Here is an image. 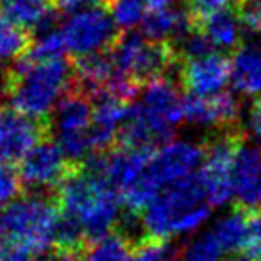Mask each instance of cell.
<instances>
[{
  "label": "cell",
  "instance_id": "1",
  "mask_svg": "<svg viewBox=\"0 0 261 261\" xmlns=\"http://www.w3.org/2000/svg\"><path fill=\"white\" fill-rule=\"evenodd\" d=\"M61 211L81 225L88 245L116 231L123 206L118 192L100 174L83 163L61 182L56 192Z\"/></svg>",
  "mask_w": 261,
  "mask_h": 261
},
{
  "label": "cell",
  "instance_id": "2",
  "mask_svg": "<svg viewBox=\"0 0 261 261\" xmlns=\"http://www.w3.org/2000/svg\"><path fill=\"white\" fill-rule=\"evenodd\" d=\"M75 83L73 59L34 61L23 56L9 66L8 98L16 111L33 118L47 120L54 113L58 102Z\"/></svg>",
  "mask_w": 261,
  "mask_h": 261
},
{
  "label": "cell",
  "instance_id": "3",
  "mask_svg": "<svg viewBox=\"0 0 261 261\" xmlns=\"http://www.w3.org/2000/svg\"><path fill=\"white\" fill-rule=\"evenodd\" d=\"M211 217V204L199 172L163 188L142 211L140 222L145 236L170 240L202 227Z\"/></svg>",
  "mask_w": 261,
  "mask_h": 261
},
{
  "label": "cell",
  "instance_id": "4",
  "mask_svg": "<svg viewBox=\"0 0 261 261\" xmlns=\"http://www.w3.org/2000/svg\"><path fill=\"white\" fill-rule=\"evenodd\" d=\"M59 218L61 207L56 193L23 192L6 204L0 217V231L33 254H41L54 247Z\"/></svg>",
  "mask_w": 261,
  "mask_h": 261
},
{
  "label": "cell",
  "instance_id": "5",
  "mask_svg": "<svg viewBox=\"0 0 261 261\" xmlns=\"http://www.w3.org/2000/svg\"><path fill=\"white\" fill-rule=\"evenodd\" d=\"M109 54L116 73L138 88H143L158 77L168 75L175 65H181L175 45L149 40L142 33L133 31L120 34L109 48Z\"/></svg>",
  "mask_w": 261,
  "mask_h": 261
},
{
  "label": "cell",
  "instance_id": "6",
  "mask_svg": "<svg viewBox=\"0 0 261 261\" xmlns=\"http://www.w3.org/2000/svg\"><path fill=\"white\" fill-rule=\"evenodd\" d=\"M50 135L72 163H83L95 152L93 100L79 83L73 84L50 115Z\"/></svg>",
  "mask_w": 261,
  "mask_h": 261
},
{
  "label": "cell",
  "instance_id": "7",
  "mask_svg": "<svg viewBox=\"0 0 261 261\" xmlns=\"http://www.w3.org/2000/svg\"><path fill=\"white\" fill-rule=\"evenodd\" d=\"M243 145V133L240 129L220 130L207 143L199 177L211 206H224L234 195V163L240 147Z\"/></svg>",
  "mask_w": 261,
  "mask_h": 261
},
{
  "label": "cell",
  "instance_id": "8",
  "mask_svg": "<svg viewBox=\"0 0 261 261\" xmlns=\"http://www.w3.org/2000/svg\"><path fill=\"white\" fill-rule=\"evenodd\" d=\"M72 163L56 143L52 135L45 136L33 147L18 163V174L22 179L23 192L56 193L61 182L79 167Z\"/></svg>",
  "mask_w": 261,
  "mask_h": 261
},
{
  "label": "cell",
  "instance_id": "9",
  "mask_svg": "<svg viewBox=\"0 0 261 261\" xmlns=\"http://www.w3.org/2000/svg\"><path fill=\"white\" fill-rule=\"evenodd\" d=\"M61 31L66 48L77 58L109 50L122 34L106 8L88 9L65 16Z\"/></svg>",
  "mask_w": 261,
  "mask_h": 261
},
{
  "label": "cell",
  "instance_id": "10",
  "mask_svg": "<svg viewBox=\"0 0 261 261\" xmlns=\"http://www.w3.org/2000/svg\"><path fill=\"white\" fill-rule=\"evenodd\" d=\"M206 147L204 143H193L186 140L170 142L154 150L147 165V181L158 193L190 175L197 174L202 165Z\"/></svg>",
  "mask_w": 261,
  "mask_h": 261
},
{
  "label": "cell",
  "instance_id": "11",
  "mask_svg": "<svg viewBox=\"0 0 261 261\" xmlns=\"http://www.w3.org/2000/svg\"><path fill=\"white\" fill-rule=\"evenodd\" d=\"M50 135V118H33L0 106V163H20L27 152Z\"/></svg>",
  "mask_w": 261,
  "mask_h": 261
},
{
  "label": "cell",
  "instance_id": "12",
  "mask_svg": "<svg viewBox=\"0 0 261 261\" xmlns=\"http://www.w3.org/2000/svg\"><path fill=\"white\" fill-rule=\"evenodd\" d=\"M182 111L185 120L193 127L217 129V133L240 129L242 106L229 91H220L211 97L188 95L182 100Z\"/></svg>",
  "mask_w": 261,
  "mask_h": 261
},
{
  "label": "cell",
  "instance_id": "13",
  "mask_svg": "<svg viewBox=\"0 0 261 261\" xmlns=\"http://www.w3.org/2000/svg\"><path fill=\"white\" fill-rule=\"evenodd\" d=\"M231 79V59L218 52L179 65V81L188 95L211 97L220 93Z\"/></svg>",
  "mask_w": 261,
  "mask_h": 261
},
{
  "label": "cell",
  "instance_id": "14",
  "mask_svg": "<svg viewBox=\"0 0 261 261\" xmlns=\"http://www.w3.org/2000/svg\"><path fill=\"white\" fill-rule=\"evenodd\" d=\"M232 182L238 207L256 210L261 206V147H240Z\"/></svg>",
  "mask_w": 261,
  "mask_h": 261
},
{
  "label": "cell",
  "instance_id": "15",
  "mask_svg": "<svg viewBox=\"0 0 261 261\" xmlns=\"http://www.w3.org/2000/svg\"><path fill=\"white\" fill-rule=\"evenodd\" d=\"M193 29V20L188 9H156L149 11L142 22V34L154 41H167L177 45Z\"/></svg>",
  "mask_w": 261,
  "mask_h": 261
},
{
  "label": "cell",
  "instance_id": "16",
  "mask_svg": "<svg viewBox=\"0 0 261 261\" xmlns=\"http://www.w3.org/2000/svg\"><path fill=\"white\" fill-rule=\"evenodd\" d=\"M231 83L238 93L261 95V43H242L231 58Z\"/></svg>",
  "mask_w": 261,
  "mask_h": 261
},
{
  "label": "cell",
  "instance_id": "17",
  "mask_svg": "<svg viewBox=\"0 0 261 261\" xmlns=\"http://www.w3.org/2000/svg\"><path fill=\"white\" fill-rule=\"evenodd\" d=\"M200 31L207 36V40L217 48H225V50H236L243 43V23L238 15V9H224L217 15L210 16L199 25Z\"/></svg>",
  "mask_w": 261,
  "mask_h": 261
},
{
  "label": "cell",
  "instance_id": "18",
  "mask_svg": "<svg viewBox=\"0 0 261 261\" xmlns=\"http://www.w3.org/2000/svg\"><path fill=\"white\" fill-rule=\"evenodd\" d=\"M249 218L250 210L238 207L222 217L211 229L225 252H245L249 240Z\"/></svg>",
  "mask_w": 261,
  "mask_h": 261
},
{
  "label": "cell",
  "instance_id": "19",
  "mask_svg": "<svg viewBox=\"0 0 261 261\" xmlns=\"http://www.w3.org/2000/svg\"><path fill=\"white\" fill-rule=\"evenodd\" d=\"M0 11L25 29H38L56 13L54 0H0Z\"/></svg>",
  "mask_w": 261,
  "mask_h": 261
},
{
  "label": "cell",
  "instance_id": "20",
  "mask_svg": "<svg viewBox=\"0 0 261 261\" xmlns=\"http://www.w3.org/2000/svg\"><path fill=\"white\" fill-rule=\"evenodd\" d=\"M133 247V238L116 229L104 238L90 243L84 254V261H130Z\"/></svg>",
  "mask_w": 261,
  "mask_h": 261
},
{
  "label": "cell",
  "instance_id": "21",
  "mask_svg": "<svg viewBox=\"0 0 261 261\" xmlns=\"http://www.w3.org/2000/svg\"><path fill=\"white\" fill-rule=\"evenodd\" d=\"M33 38L29 29L0 13V63L23 58L33 45Z\"/></svg>",
  "mask_w": 261,
  "mask_h": 261
},
{
  "label": "cell",
  "instance_id": "22",
  "mask_svg": "<svg viewBox=\"0 0 261 261\" xmlns=\"http://www.w3.org/2000/svg\"><path fill=\"white\" fill-rule=\"evenodd\" d=\"M145 0H109L108 11L122 33L142 25L145 18Z\"/></svg>",
  "mask_w": 261,
  "mask_h": 261
},
{
  "label": "cell",
  "instance_id": "23",
  "mask_svg": "<svg viewBox=\"0 0 261 261\" xmlns=\"http://www.w3.org/2000/svg\"><path fill=\"white\" fill-rule=\"evenodd\" d=\"M224 247L220 245L215 232L204 231L197 238H193L188 245L182 249V261H222Z\"/></svg>",
  "mask_w": 261,
  "mask_h": 261
},
{
  "label": "cell",
  "instance_id": "24",
  "mask_svg": "<svg viewBox=\"0 0 261 261\" xmlns=\"http://www.w3.org/2000/svg\"><path fill=\"white\" fill-rule=\"evenodd\" d=\"M177 252L172 247L170 240L143 236L133 247L130 261H175Z\"/></svg>",
  "mask_w": 261,
  "mask_h": 261
},
{
  "label": "cell",
  "instance_id": "25",
  "mask_svg": "<svg viewBox=\"0 0 261 261\" xmlns=\"http://www.w3.org/2000/svg\"><path fill=\"white\" fill-rule=\"evenodd\" d=\"M243 0H186V9L193 20V25H199L210 16L224 9L238 8Z\"/></svg>",
  "mask_w": 261,
  "mask_h": 261
},
{
  "label": "cell",
  "instance_id": "26",
  "mask_svg": "<svg viewBox=\"0 0 261 261\" xmlns=\"http://www.w3.org/2000/svg\"><path fill=\"white\" fill-rule=\"evenodd\" d=\"M23 193V185L18 170L13 165L0 163V202L9 204Z\"/></svg>",
  "mask_w": 261,
  "mask_h": 261
},
{
  "label": "cell",
  "instance_id": "27",
  "mask_svg": "<svg viewBox=\"0 0 261 261\" xmlns=\"http://www.w3.org/2000/svg\"><path fill=\"white\" fill-rule=\"evenodd\" d=\"M109 0H54V11L59 16H70L81 11L97 8H108Z\"/></svg>",
  "mask_w": 261,
  "mask_h": 261
},
{
  "label": "cell",
  "instance_id": "28",
  "mask_svg": "<svg viewBox=\"0 0 261 261\" xmlns=\"http://www.w3.org/2000/svg\"><path fill=\"white\" fill-rule=\"evenodd\" d=\"M0 261H34V254L27 247L6 238L0 240Z\"/></svg>",
  "mask_w": 261,
  "mask_h": 261
},
{
  "label": "cell",
  "instance_id": "29",
  "mask_svg": "<svg viewBox=\"0 0 261 261\" xmlns=\"http://www.w3.org/2000/svg\"><path fill=\"white\" fill-rule=\"evenodd\" d=\"M34 261H84L83 250H70L61 247H52L45 252L38 254Z\"/></svg>",
  "mask_w": 261,
  "mask_h": 261
},
{
  "label": "cell",
  "instance_id": "30",
  "mask_svg": "<svg viewBox=\"0 0 261 261\" xmlns=\"http://www.w3.org/2000/svg\"><path fill=\"white\" fill-rule=\"evenodd\" d=\"M247 125H249L250 136L261 143V95L252 102V106H250Z\"/></svg>",
  "mask_w": 261,
  "mask_h": 261
},
{
  "label": "cell",
  "instance_id": "31",
  "mask_svg": "<svg viewBox=\"0 0 261 261\" xmlns=\"http://www.w3.org/2000/svg\"><path fill=\"white\" fill-rule=\"evenodd\" d=\"M8 86H9V68L0 65V100L8 98Z\"/></svg>",
  "mask_w": 261,
  "mask_h": 261
},
{
  "label": "cell",
  "instance_id": "32",
  "mask_svg": "<svg viewBox=\"0 0 261 261\" xmlns=\"http://www.w3.org/2000/svg\"><path fill=\"white\" fill-rule=\"evenodd\" d=\"M175 2H179V0H145V4H147V8H149V11L174 8Z\"/></svg>",
  "mask_w": 261,
  "mask_h": 261
},
{
  "label": "cell",
  "instance_id": "33",
  "mask_svg": "<svg viewBox=\"0 0 261 261\" xmlns=\"http://www.w3.org/2000/svg\"><path fill=\"white\" fill-rule=\"evenodd\" d=\"M222 261H252V256L247 252H231L227 257H224Z\"/></svg>",
  "mask_w": 261,
  "mask_h": 261
},
{
  "label": "cell",
  "instance_id": "34",
  "mask_svg": "<svg viewBox=\"0 0 261 261\" xmlns=\"http://www.w3.org/2000/svg\"><path fill=\"white\" fill-rule=\"evenodd\" d=\"M256 261H261V254H257V259Z\"/></svg>",
  "mask_w": 261,
  "mask_h": 261
},
{
  "label": "cell",
  "instance_id": "35",
  "mask_svg": "<svg viewBox=\"0 0 261 261\" xmlns=\"http://www.w3.org/2000/svg\"><path fill=\"white\" fill-rule=\"evenodd\" d=\"M256 2H261V0H256Z\"/></svg>",
  "mask_w": 261,
  "mask_h": 261
}]
</instances>
